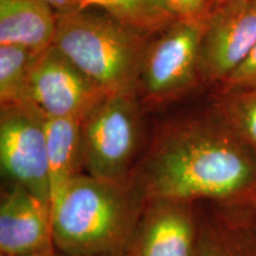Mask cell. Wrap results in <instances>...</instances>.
Masks as SVG:
<instances>
[{
  "mask_svg": "<svg viewBox=\"0 0 256 256\" xmlns=\"http://www.w3.org/2000/svg\"><path fill=\"white\" fill-rule=\"evenodd\" d=\"M134 177L146 200L228 206L256 202V154L214 104L204 114L156 130Z\"/></svg>",
  "mask_w": 256,
  "mask_h": 256,
  "instance_id": "1",
  "label": "cell"
},
{
  "mask_svg": "<svg viewBox=\"0 0 256 256\" xmlns=\"http://www.w3.org/2000/svg\"><path fill=\"white\" fill-rule=\"evenodd\" d=\"M146 196L136 177L106 180L84 172L51 200L56 252L78 256L126 254Z\"/></svg>",
  "mask_w": 256,
  "mask_h": 256,
  "instance_id": "2",
  "label": "cell"
},
{
  "mask_svg": "<svg viewBox=\"0 0 256 256\" xmlns=\"http://www.w3.org/2000/svg\"><path fill=\"white\" fill-rule=\"evenodd\" d=\"M145 34L107 14L87 10L57 14L52 46L106 92L136 90Z\"/></svg>",
  "mask_w": 256,
  "mask_h": 256,
  "instance_id": "3",
  "label": "cell"
},
{
  "mask_svg": "<svg viewBox=\"0 0 256 256\" xmlns=\"http://www.w3.org/2000/svg\"><path fill=\"white\" fill-rule=\"evenodd\" d=\"M136 90L106 94L82 119L83 172L106 180L133 177L142 156Z\"/></svg>",
  "mask_w": 256,
  "mask_h": 256,
  "instance_id": "4",
  "label": "cell"
},
{
  "mask_svg": "<svg viewBox=\"0 0 256 256\" xmlns=\"http://www.w3.org/2000/svg\"><path fill=\"white\" fill-rule=\"evenodd\" d=\"M46 124V115L30 102L2 104L0 166L2 180L20 185L50 204Z\"/></svg>",
  "mask_w": 256,
  "mask_h": 256,
  "instance_id": "5",
  "label": "cell"
},
{
  "mask_svg": "<svg viewBox=\"0 0 256 256\" xmlns=\"http://www.w3.org/2000/svg\"><path fill=\"white\" fill-rule=\"evenodd\" d=\"M202 32L203 22L177 19L146 48L139 75L144 101L174 98L200 82Z\"/></svg>",
  "mask_w": 256,
  "mask_h": 256,
  "instance_id": "6",
  "label": "cell"
},
{
  "mask_svg": "<svg viewBox=\"0 0 256 256\" xmlns=\"http://www.w3.org/2000/svg\"><path fill=\"white\" fill-rule=\"evenodd\" d=\"M256 46V0H218L203 22L200 82L220 87Z\"/></svg>",
  "mask_w": 256,
  "mask_h": 256,
  "instance_id": "7",
  "label": "cell"
},
{
  "mask_svg": "<svg viewBox=\"0 0 256 256\" xmlns=\"http://www.w3.org/2000/svg\"><path fill=\"white\" fill-rule=\"evenodd\" d=\"M106 92L51 46L38 56L28 75L24 101L48 118L83 119Z\"/></svg>",
  "mask_w": 256,
  "mask_h": 256,
  "instance_id": "8",
  "label": "cell"
},
{
  "mask_svg": "<svg viewBox=\"0 0 256 256\" xmlns=\"http://www.w3.org/2000/svg\"><path fill=\"white\" fill-rule=\"evenodd\" d=\"M197 203L148 198L126 252L127 256H194Z\"/></svg>",
  "mask_w": 256,
  "mask_h": 256,
  "instance_id": "9",
  "label": "cell"
},
{
  "mask_svg": "<svg viewBox=\"0 0 256 256\" xmlns=\"http://www.w3.org/2000/svg\"><path fill=\"white\" fill-rule=\"evenodd\" d=\"M4 184L0 197L2 256H38L56 252L50 204L20 185Z\"/></svg>",
  "mask_w": 256,
  "mask_h": 256,
  "instance_id": "10",
  "label": "cell"
},
{
  "mask_svg": "<svg viewBox=\"0 0 256 256\" xmlns=\"http://www.w3.org/2000/svg\"><path fill=\"white\" fill-rule=\"evenodd\" d=\"M198 241L194 256H256L252 206L197 203Z\"/></svg>",
  "mask_w": 256,
  "mask_h": 256,
  "instance_id": "11",
  "label": "cell"
},
{
  "mask_svg": "<svg viewBox=\"0 0 256 256\" xmlns=\"http://www.w3.org/2000/svg\"><path fill=\"white\" fill-rule=\"evenodd\" d=\"M57 12L42 0H0V46L43 52L54 43Z\"/></svg>",
  "mask_w": 256,
  "mask_h": 256,
  "instance_id": "12",
  "label": "cell"
},
{
  "mask_svg": "<svg viewBox=\"0 0 256 256\" xmlns=\"http://www.w3.org/2000/svg\"><path fill=\"white\" fill-rule=\"evenodd\" d=\"M50 206L64 186L83 172L82 119L46 116Z\"/></svg>",
  "mask_w": 256,
  "mask_h": 256,
  "instance_id": "13",
  "label": "cell"
},
{
  "mask_svg": "<svg viewBox=\"0 0 256 256\" xmlns=\"http://www.w3.org/2000/svg\"><path fill=\"white\" fill-rule=\"evenodd\" d=\"M87 8H101L145 36L160 28H168L177 19L166 0H87Z\"/></svg>",
  "mask_w": 256,
  "mask_h": 256,
  "instance_id": "14",
  "label": "cell"
},
{
  "mask_svg": "<svg viewBox=\"0 0 256 256\" xmlns=\"http://www.w3.org/2000/svg\"><path fill=\"white\" fill-rule=\"evenodd\" d=\"M214 106L256 154V87L218 92Z\"/></svg>",
  "mask_w": 256,
  "mask_h": 256,
  "instance_id": "15",
  "label": "cell"
},
{
  "mask_svg": "<svg viewBox=\"0 0 256 256\" xmlns=\"http://www.w3.org/2000/svg\"><path fill=\"white\" fill-rule=\"evenodd\" d=\"M42 54V52H40ZM40 52L20 46H0V102L24 101L25 88Z\"/></svg>",
  "mask_w": 256,
  "mask_h": 256,
  "instance_id": "16",
  "label": "cell"
},
{
  "mask_svg": "<svg viewBox=\"0 0 256 256\" xmlns=\"http://www.w3.org/2000/svg\"><path fill=\"white\" fill-rule=\"evenodd\" d=\"M256 87V46L247 60L218 87V92Z\"/></svg>",
  "mask_w": 256,
  "mask_h": 256,
  "instance_id": "17",
  "label": "cell"
},
{
  "mask_svg": "<svg viewBox=\"0 0 256 256\" xmlns=\"http://www.w3.org/2000/svg\"><path fill=\"white\" fill-rule=\"evenodd\" d=\"M178 19L204 22L211 8L216 4L215 0H166Z\"/></svg>",
  "mask_w": 256,
  "mask_h": 256,
  "instance_id": "18",
  "label": "cell"
},
{
  "mask_svg": "<svg viewBox=\"0 0 256 256\" xmlns=\"http://www.w3.org/2000/svg\"><path fill=\"white\" fill-rule=\"evenodd\" d=\"M52 8L58 14L87 10V0H42Z\"/></svg>",
  "mask_w": 256,
  "mask_h": 256,
  "instance_id": "19",
  "label": "cell"
},
{
  "mask_svg": "<svg viewBox=\"0 0 256 256\" xmlns=\"http://www.w3.org/2000/svg\"><path fill=\"white\" fill-rule=\"evenodd\" d=\"M38 256H78V255H68V254H62V252H54L50 254H44V255H38ZM100 256H127V254H118V255H100Z\"/></svg>",
  "mask_w": 256,
  "mask_h": 256,
  "instance_id": "20",
  "label": "cell"
},
{
  "mask_svg": "<svg viewBox=\"0 0 256 256\" xmlns=\"http://www.w3.org/2000/svg\"><path fill=\"white\" fill-rule=\"evenodd\" d=\"M252 217H254V222L256 226V202L252 206Z\"/></svg>",
  "mask_w": 256,
  "mask_h": 256,
  "instance_id": "21",
  "label": "cell"
},
{
  "mask_svg": "<svg viewBox=\"0 0 256 256\" xmlns=\"http://www.w3.org/2000/svg\"><path fill=\"white\" fill-rule=\"evenodd\" d=\"M215 2H218V0H215Z\"/></svg>",
  "mask_w": 256,
  "mask_h": 256,
  "instance_id": "22",
  "label": "cell"
}]
</instances>
